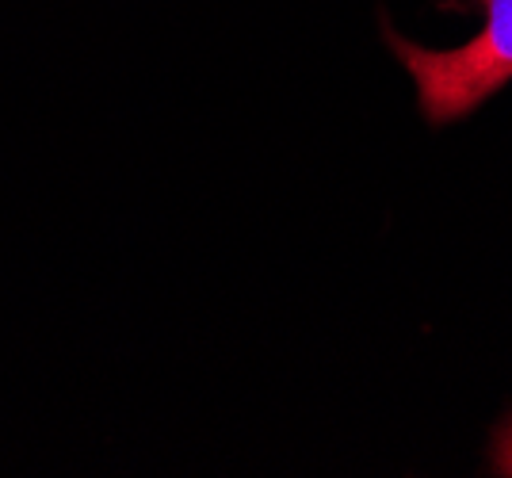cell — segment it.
<instances>
[{
  "mask_svg": "<svg viewBox=\"0 0 512 478\" xmlns=\"http://www.w3.org/2000/svg\"><path fill=\"white\" fill-rule=\"evenodd\" d=\"M482 8V31L463 46L428 50L386 27L394 58L406 66L417 88V104L428 123H455L482 108L493 92L512 81V0H474Z\"/></svg>",
  "mask_w": 512,
  "mask_h": 478,
  "instance_id": "obj_1",
  "label": "cell"
},
{
  "mask_svg": "<svg viewBox=\"0 0 512 478\" xmlns=\"http://www.w3.org/2000/svg\"><path fill=\"white\" fill-rule=\"evenodd\" d=\"M493 471L512 478V417L497 429V440H493Z\"/></svg>",
  "mask_w": 512,
  "mask_h": 478,
  "instance_id": "obj_2",
  "label": "cell"
}]
</instances>
